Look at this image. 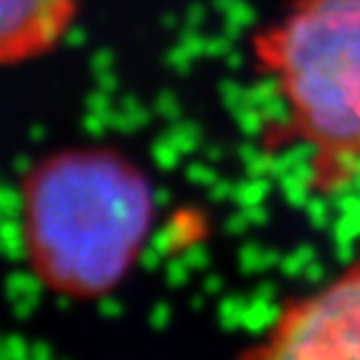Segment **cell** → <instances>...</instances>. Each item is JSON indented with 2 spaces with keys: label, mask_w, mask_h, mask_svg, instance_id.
Masks as SVG:
<instances>
[{
  "label": "cell",
  "mask_w": 360,
  "mask_h": 360,
  "mask_svg": "<svg viewBox=\"0 0 360 360\" xmlns=\"http://www.w3.org/2000/svg\"><path fill=\"white\" fill-rule=\"evenodd\" d=\"M153 221L147 174L112 147L59 150L22 179L25 257L40 283L62 299L112 294L136 267Z\"/></svg>",
  "instance_id": "1"
},
{
  "label": "cell",
  "mask_w": 360,
  "mask_h": 360,
  "mask_svg": "<svg viewBox=\"0 0 360 360\" xmlns=\"http://www.w3.org/2000/svg\"><path fill=\"white\" fill-rule=\"evenodd\" d=\"M285 107V136L309 150L312 187L360 174V0H291L251 43Z\"/></svg>",
  "instance_id": "2"
},
{
  "label": "cell",
  "mask_w": 360,
  "mask_h": 360,
  "mask_svg": "<svg viewBox=\"0 0 360 360\" xmlns=\"http://www.w3.org/2000/svg\"><path fill=\"white\" fill-rule=\"evenodd\" d=\"M248 358L360 360V262L336 281L288 302Z\"/></svg>",
  "instance_id": "3"
},
{
  "label": "cell",
  "mask_w": 360,
  "mask_h": 360,
  "mask_svg": "<svg viewBox=\"0 0 360 360\" xmlns=\"http://www.w3.org/2000/svg\"><path fill=\"white\" fill-rule=\"evenodd\" d=\"M75 19L77 0H0V67L51 53Z\"/></svg>",
  "instance_id": "4"
}]
</instances>
